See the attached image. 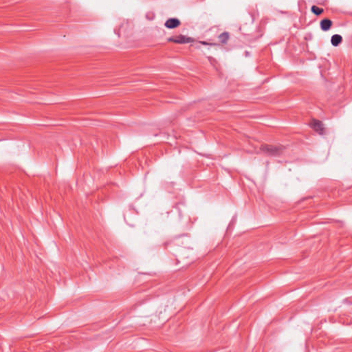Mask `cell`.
<instances>
[{
    "label": "cell",
    "instance_id": "3",
    "mask_svg": "<svg viewBox=\"0 0 352 352\" xmlns=\"http://www.w3.org/2000/svg\"><path fill=\"white\" fill-rule=\"evenodd\" d=\"M170 41H173V42H175V43H187L192 42V41H193V39H192L191 38L187 37L177 36V37H174L171 38Z\"/></svg>",
    "mask_w": 352,
    "mask_h": 352
},
{
    "label": "cell",
    "instance_id": "7",
    "mask_svg": "<svg viewBox=\"0 0 352 352\" xmlns=\"http://www.w3.org/2000/svg\"><path fill=\"white\" fill-rule=\"evenodd\" d=\"M312 12H314V13L316 15H319L322 13L323 10L321 9V8L317 7V6H313L312 8Z\"/></svg>",
    "mask_w": 352,
    "mask_h": 352
},
{
    "label": "cell",
    "instance_id": "4",
    "mask_svg": "<svg viewBox=\"0 0 352 352\" xmlns=\"http://www.w3.org/2000/svg\"><path fill=\"white\" fill-rule=\"evenodd\" d=\"M180 25V21L176 18H171L168 19L165 23V26L169 29L176 28Z\"/></svg>",
    "mask_w": 352,
    "mask_h": 352
},
{
    "label": "cell",
    "instance_id": "6",
    "mask_svg": "<svg viewBox=\"0 0 352 352\" xmlns=\"http://www.w3.org/2000/svg\"><path fill=\"white\" fill-rule=\"evenodd\" d=\"M341 41H342V37H340L338 34L334 35L332 38V43L334 46H337L340 44Z\"/></svg>",
    "mask_w": 352,
    "mask_h": 352
},
{
    "label": "cell",
    "instance_id": "1",
    "mask_svg": "<svg viewBox=\"0 0 352 352\" xmlns=\"http://www.w3.org/2000/svg\"><path fill=\"white\" fill-rule=\"evenodd\" d=\"M310 126L315 131L320 134H323L325 132V127L323 124L320 120L313 119L310 123Z\"/></svg>",
    "mask_w": 352,
    "mask_h": 352
},
{
    "label": "cell",
    "instance_id": "8",
    "mask_svg": "<svg viewBox=\"0 0 352 352\" xmlns=\"http://www.w3.org/2000/svg\"><path fill=\"white\" fill-rule=\"evenodd\" d=\"M229 35L226 33H223L221 34L220 37H219V38H220V39L221 40L222 42H226L227 40L229 39Z\"/></svg>",
    "mask_w": 352,
    "mask_h": 352
},
{
    "label": "cell",
    "instance_id": "5",
    "mask_svg": "<svg viewBox=\"0 0 352 352\" xmlns=\"http://www.w3.org/2000/svg\"><path fill=\"white\" fill-rule=\"evenodd\" d=\"M332 25V21L329 20V19H323V20L321 21V27L323 30H325V31L329 30V28H331Z\"/></svg>",
    "mask_w": 352,
    "mask_h": 352
},
{
    "label": "cell",
    "instance_id": "2",
    "mask_svg": "<svg viewBox=\"0 0 352 352\" xmlns=\"http://www.w3.org/2000/svg\"><path fill=\"white\" fill-rule=\"evenodd\" d=\"M262 150L266 153L272 154V155H276V154H279L281 151V149L279 147H275V146H270V145H266L262 147Z\"/></svg>",
    "mask_w": 352,
    "mask_h": 352
}]
</instances>
